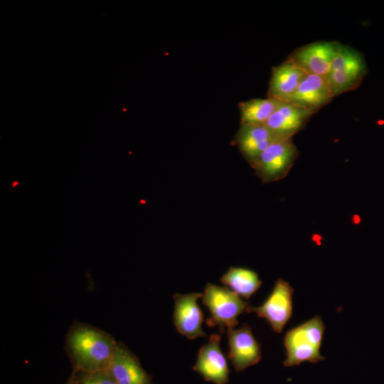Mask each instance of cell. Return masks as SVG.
Wrapping results in <instances>:
<instances>
[{
	"label": "cell",
	"mask_w": 384,
	"mask_h": 384,
	"mask_svg": "<svg viewBox=\"0 0 384 384\" xmlns=\"http://www.w3.org/2000/svg\"><path fill=\"white\" fill-rule=\"evenodd\" d=\"M275 142L279 141L265 124H240L234 137L235 146L250 166Z\"/></svg>",
	"instance_id": "14"
},
{
	"label": "cell",
	"mask_w": 384,
	"mask_h": 384,
	"mask_svg": "<svg viewBox=\"0 0 384 384\" xmlns=\"http://www.w3.org/2000/svg\"><path fill=\"white\" fill-rule=\"evenodd\" d=\"M117 344L110 334L87 325L75 326L67 337L68 351L81 373L105 370Z\"/></svg>",
	"instance_id": "1"
},
{
	"label": "cell",
	"mask_w": 384,
	"mask_h": 384,
	"mask_svg": "<svg viewBox=\"0 0 384 384\" xmlns=\"http://www.w3.org/2000/svg\"><path fill=\"white\" fill-rule=\"evenodd\" d=\"M220 334H213L208 341L198 350L193 370L206 381L214 384H227L229 380V368L227 359L220 346Z\"/></svg>",
	"instance_id": "10"
},
{
	"label": "cell",
	"mask_w": 384,
	"mask_h": 384,
	"mask_svg": "<svg viewBox=\"0 0 384 384\" xmlns=\"http://www.w3.org/2000/svg\"><path fill=\"white\" fill-rule=\"evenodd\" d=\"M293 292L290 284L279 278L265 302L258 306L250 305L247 312L255 313L265 319L274 331L281 333L292 315Z\"/></svg>",
	"instance_id": "6"
},
{
	"label": "cell",
	"mask_w": 384,
	"mask_h": 384,
	"mask_svg": "<svg viewBox=\"0 0 384 384\" xmlns=\"http://www.w3.org/2000/svg\"><path fill=\"white\" fill-rule=\"evenodd\" d=\"M313 114L291 102H282L265 124L277 141L292 139Z\"/></svg>",
	"instance_id": "11"
},
{
	"label": "cell",
	"mask_w": 384,
	"mask_h": 384,
	"mask_svg": "<svg viewBox=\"0 0 384 384\" xmlns=\"http://www.w3.org/2000/svg\"><path fill=\"white\" fill-rule=\"evenodd\" d=\"M202 293L175 294L173 319L177 331L188 339L193 340L206 336L202 324L203 314L198 301Z\"/></svg>",
	"instance_id": "8"
},
{
	"label": "cell",
	"mask_w": 384,
	"mask_h": 384,
	"mask_svg": "<svg viewBox=\"0 0 384 384\" xmlns=\"http://www.w3.org/2000/svg\"><path fill=\"white\" fill-rule=\"evenodd\" d=\"M334 97L326 77L306 75L287 102L314 114Z\"/></svg>",
	"instance_id": "12"
},
{
	"label": "cell",
	"mask_w": 384,
	"mask_h": 384,
	"mask_svg": "<svg viewBox=\"0 0 384 384\" xmlns=\"http://www.w3.org/2000/svg\"><path fill=\"white\" fill-rule=\"evenodd\" d=\"M201 299L210 313L206 324L218 327L221 334L235 327L238 316L250 305L228 288L212 283L206 284Z\"/></svg>",
	"instance_id": "3"
},
{
	"label": "cell",
	"mask_w": 384,
	"mask_h": 384,
	"mask_svg": "<svg viewBox=\"0 0 384 384\" xmlns=\"http://www.w3.org/2000/svg\"><path fill=\"white\" fill-rule=\"evenodd\" d=\"M117 384H151V378L138 358L124 345L119 343L105 370Z\"/></svg>",
	"instance_id": "13"
},
{
	"label": "cell",
	"mask_w": 384,
	"mask_h": 384,
	"mask_svg": "<svg viewBox=\"0 0 384 384\" xmlns=\"http://www.w3.org/2000/svg\"><path fill=\"white\" fill-rule=\"evenodd\" d=\"M220 281L225 287L245 299H250L262 283L256 272L241 267H229Z\"/></svg>",
	"instance_id": "16"
},
{
	"label": "cell",
	"mask_w": 384,
	"mask_h": 384,
	"mask_svg": "<svg viewBox=\"0 0 384 384\" xmlns=\"http://www.w3.org/2000/svg\"><path fill=\"white\" fill-rule=\"evenodd\" d=\"M341 43L338 41H319L295 49L287 59L306 75L326 76Z\"/></svg>",
	"instance_id": "7"
},
{
	"label": "cell",
	"mask_w": 384,
	"mask_h": 384,
	"mask_svg": "<svg viewBox=\"0 0 384 384\" xmlns=\"http://www.w3.org/2000/svg\"><path fill=\"white\" fill-rule=\"evenodd\" d=\"M299 151L292 139L272 143L251 167L262 183H269L284 178L289 173Z\"/></svg>",
	"instance_id": "5"
},
{
	"label": "cell",
	"mask_w": 384,
	"mask_h": 384,
	"mask_svg": "<svg viewBox=\"0 0 384 384\" xmlns=\"http://www.w3.org/2000/svg\"><path fill=\"white\" fill-rule=\"evenodd\" d=\"M282 102L273 98H252L238 103L240 124H265Z\"/></svg>",
	"instance_id": "17"
},
{
	"label": "cell",
	"mask_w": 384,
	"mask_h": 384,
	"mask_svg": "<svg viewBox=\"0 0 384 384\" xmlns=\"http://www.w3.org/2000/svg\"><path fill=\"white\" fill-rule=\"evenodd\" d=\"M228 359L238 372L257 364L261 359V346L251 327L245 323L239 328L227 330Z\"/></svg>",
	"instance_id": "9"
},
{
	"label": "cell",
	"mask_w": 384,
	"mask_h": 384,
	"mask_svg": "<svg viewBox=\"0 0 384 384\" xmlns=\"http://www.w3.org/2000/svg\"><path fill=\"white\" fill-rule=\"evenodd\" d=\"M367 73L363 55L355 48L342 44L326 77L336 97L356 89Z\"/></svg>",
	"instance_id": "4"
},
{
	"label": "cell",
	"mask_w": 384,
	"mask_h": 384,
	"mask_svg": "<svg viewBox=\"0 0 384 384\" xmlns=\"http://www.w3.org/2000/svg\"><path fill=\"white\" fill-rule=\"evenodd\" d=\"M325 326L319 316L291 329L284 335L285 367L299 366L303 362L317 363L324 360L320 354Z\"/></svg>",
	"instance_id": "2"
},
{
	"label": "cell",
	"mask_w": 384,
	"mask_h": 384,
	"mask_svg": "<svg viewBox=\"0 0 384 384\" xmlns=\"http://www.w3.org/2000/svg\"><path fill=\"white\" fill-rule=\"evenodd\" d=\"M306 74L287 58L272 68L267 97L287 102L297 90Z\"/></svg>",
	"instance_id": "15"
},
{
	"label": "cell",
	"mask_w": 384,
	"mask_h": 384,
	"mask_svg": "<svg viewBox=\"0 0 384 384\" xmlns=\"http://www.w3.org/2000/svg\"><path fill=\"white\" fill-rule=\"evenodd\" d=\"M79 384H117L106 371L81 373Z\"/></svg>",
	"instance_id": "18"
}]
</instances>
